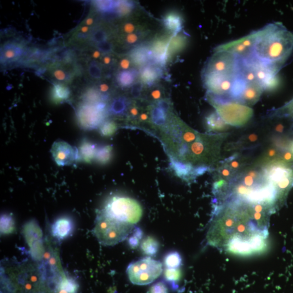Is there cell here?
I'll return each mask as SVG.
<instances>
[{
  "instance_id": "f5cc1de1",
  "label": "cell",
  "mask_w": 293,
  "mask_h": 293,
  "mask_svg": "<svg viewBox=\"0 0 293 293\" xmlns=\"http://www.w3.org/2000/svg\"><path fill=\"white\" fill-rule=\"evenodd\" d=\"M140 37V35L136 33L127 34L125 38L126 42L129 45H133L138 42Z\"/></svg>"
},
{
  "instance_id": "db71d44e",
  "label": "cell",
  "mask_w": 293,
  "mask_h": 293,
  "mask_svg": "<svg viewBox=\"0 0 293 293\" xmlns=\"http://www.w3.org/2000/svg\"><path fill=\"white\" fill-rule=\"evenodd\" d=\"M143 87V84L140 82L134 84L133 85L132 89V93L134 97L138 98L141 95V92H142Z\"/></svg>"
},
{
  "instance_id": "6da1fadb",
  "label": "cell",
  "mask_w": 293,
  "mask_h": 293,
  "mask_svg": "<svg viewBox=\"0 0 293 293\" xmlns=\"http://www.w3.org/2000/svg\"><path fill=\"white\" fill-rule=\"evenodd\" d=\"M271 211L260 205L230 202L216 205L207 234L208 244L223 248L231 238H249L256 234L269 236Z\"/></svg>"
},
{
  "instance_id": "f6af8a7d",
  "label": "cell",
  "mask_w": 293,
  "mask_h": 293,
  "mask_svg": "<svg viewBox=\"0 0 293 293\" xmlns=\"http://www.w3.org/2000/svg\"><path fill=\"white\" fill-rule=\"evenodd\" d=\"M89 73L90 77L98 79L102 77L101 69L95 62L90 63L89 67Z\"/></svg>"
},
{
  "instance_id": "be15d7a7",
  "label": "cell",
  "mask_w": 293,
  "mask_h": 293,
  "mask_svg": "<svg viewBox=\"0 0 293 293\" xmlns=\"http://www.w3.org/2000/svg\"><path fill=\"white\" fill-rule=\"evenodd\" d=\"M93 19L91 18V17H89V18H87L85 22V25L87 26H91L93 24Z\"/></svg>"
},
{
  "instance_id": "ba28073f",
  "label": "cell",
  "mask_w": 293,
  "mask_h": 293,
  "mask_svg": "<svg viewBox=\"0 0 293 293\" xmlns=\"http://www.w3.org/2000/svg\"><path fill=\"white\" fill-rule=\"evenodd\" d=\"M238 59L231 53L215 52L210 59L204 73H219L237 75Z\"/></svg>"
},
{
  "instance_id": "9a60e30c",
  "label": "cell",
  "mask_w": 293,
  "mask_h": 293,
  "mask_svg": "<svg viewBox=\"0 0 293 293\" xmlns=\"http://www.w3.org/2000/svg\"><path fill=\"white\" fill-rule=\"evenodd\" d=\"M73 222L68 217H63L56 220L51 227L52 235L58 239L68 237L73 230Z\"/></svg>"
},
{
  "instance_id": "7bdbcfd3",
  "label": "cell",
  "mask_w": 293,
  "mask_h": 293,
  "mask_svg": "<svg viewBox=\"0 0 293 293\" xmlns=\"http://www.w3.org/2000/svg\"><path fill=\"white\" fill-rule=\"evenodd\" d=\"M53 77L59 81H67L70 79V74L62 68H56L52 73Z\"/></svg>"
},
{
  "instance_id": "52a82bcc",
  "label": "cell",
  "mask_w": 293,
  "mask_h": 293,
  "mask_svg": "<svg viewBox=\"0 0 293 293\" xmlns=\"http://www.w3.org/2000/svg\"><path fill=\"white\" fill-rule=\"evenodd\" d=\"M237 76L219 73H204V84L209 91V94L230 100V92Z\"/></svg>"
},
{
  "instance_id": "4dcf8cb0",
  "label": "cell",
  "mask_w": 293,
  "mask_h": 293,
  "mask_svg": "<svg viewBox=\"0 0 293 293\" xmlns=\"http://www.w3.org/2000/svg\"><path fill=\"white\" fill-rule=\"evenodd\" d=\"M136 75V72L133 70H131V71L125 70V71L121 72L117 76V81L121 86L129 87L133 84Z\"/></svg>"
},
{
  "instance_id": "e7e4bbea",
  "label": "cell",
  "mask_w": 293,
  "mask_h": 293,
  "mask_svg": "<svg viewBox=\"0 0 293 293\" xmlns=\"http://www.w3.org/2000/svg\"><path fill=\"white\" fill-rule=\"evenodd\" d=\"M89 28L87 26H84L80 28V31L82 33H87L88 31H89Z\"/></svg>"
},
{
  "instance_id": "f907efd6",
  "label": "cell",
  "mask_w": 293,
  "mask_h": 293,
  "mask_svg": "<svg viewBox=\"0 0 293 293\" xmlns=\"http://www.w3.org/2000/svg\"><path fill=\"white\" fill-rule=\"evenodd\" d=\"M138 27L132 22H126L122 26L123 32L127 34L135 33L137 31Z\"/></svg>"
},
{
  "instance_id": "f1b7e54d",
  "label": "cell",
  "mask_w": 293,
  "mask_h": 293,
  "mask_svg": "<svg viewBox=\"0 0 293 293\" xmlns=\"http://www.w3.org/2000/svg\"><path fill=\"white\" fill-rule=\"evenodd\" d=\"M164 265L166 268L179 269L182 265V257L178 251H171L164 257Z\"/></svg>"
},
{
  "instance_id": "ee69618b",
  "label": "cell",
  "mask_w": 293,
  "mask_h": 293,
  "mask_svg": "<svg viewBox=\"0 0 293 293\" xmlns=\"http://www.w3.org/2000/svg\"><path fill=\"white\" fill-rule=\"evenodd\" d=\"M191 150L193 155L200 156L204 153L206 147L203 142L199 140L192 144Z\"/></svg>"
},
{
  "instance_id": "836d02e7",
  "label": "cell",
  "mask_w": 293,
  "mask_h": 293,
  "mask_svg": "<svg viewBox=\"0 0 293 293\" xmlns=\"http://www.w3.org/2000/svg\"><path fill=\"white\" fill-rule=\"evenodd\" d=\"M78 285L74 280L71 279L64 280L59 287V293H76Z\"/></svg>"
},
{
  "instance_id": "681fc988",
  "label": "cell",
  "mask_w": 293,
  "mask_h": 293,
  "mask_svg": "<svg viewBox=\"0 0 293 293\" xmlns=\"http://www.w3.org/2000/svg\"><path fill=\"white\" fill-rule=\"evenodd\" d=\"M97 48L99 51L103 52L104 54H108L112 50L113 46L110 43L105 41V42L98 43Z\"/></svg>"
},
{
  "instance_id": "8d00e7d4",
  "label": "cell",
  "mask_w": 293,
  "mask_h": 293,
  "mask_svg": "<svg viewBox=\"0 0 293 293\" xmlns=\"http://www.w3.org/2000/svg\"><path fill=\"white\" fill-rule=\"evenodd\" d=\"M260 142V133H250L246 135L241 142H239L241 146H256Z\"/></svg>"
},
{
  "instance_id": "30bf717a",
  "label": "cell",
  "mask_w": 293,
  "mask_h": 293,
  "mask_svg": "<svg viewBox=\"0 0 293 293\" xmlns=\"http://www.w3.org/2000/svg\"><path fill=\"white\" fill-rule=\"evenodd\" d=\"M256 37L257 31H255L238 40L219 46L215 52H229L242 60L250 58L254 56Z\"/></svg>"
},
{
  "instance_id": "d6a6232c",
  "label": "cell",
  "mask_w": 293,
  "mask_h": 293,
  "mask_svg": "<svg viewBox=\"0 0 293 293\" xmlns=\"http://www.w3.org/2000/svg\"><path fill=\"white\" fill-rule=\"evenodd\" d=\"M14 229V221L10 215L5 214L1 217V232L3 234L12 232Z\"/></svg>"
},
{
  "instance_id": "c3c4849f",
  "label": "cell",
  "mask_w": 293,
  "mask_h": 293,
  "mask_svg": "<svg viewBox=\"0 0 293 293\" xmlns=\"http://www.w3.org/2000/svg\"><path fill=\"white\" fill-rule=\"evenodd\" d=\"M92 38L95 42L99 43L106 41L107 35L104 31L99 29L93 34Z\"/></svg>"
},
{
  "instance_id": "e0dca14e",
  "label": "cell",
  "mask_w": 293,
  "mask_h": 293,
  "mask_svg": "<svg viewBox=\"0 0 293 293\" xmlns=\"http://www.w3.org/2000/svg\"><path fill=\"white\" fill-rule=\"evenodd\" d=\"M183 18L177 12L171 11L168 13L163 18V24L168 31L174 34L179 33L183 27Z\"/></svg>"
},
{
  "instance_id": "5b68a950",
  "label": "cell",
  "mask_w": 293,
  "mask_h": 293,
  "mask_svg": "<svg viewBox=\"0 0 293 293\" xmlns=\"http://www.w3.org/2000/svg\"><path fill=\"white\" fill-rule=\"evenodd\" d=\"M208 98L217 112L228 125L242 127L247 124L253 116V109L245 105L210 94Z\"/></svg>"
},
{
  "instance_id": "d590c367",
  "label": "cell",
  "mask_w": 293,
  "mask_h": 293,
  "mask_svg": "<svg viewBox=\"0 0 293 293\" xmlns=\"http://www.w3.org/2000/svg\"><path fill=\"white\" fill-rule=\"evenodd\" d=\"M132 232V235L128 238V242L130 247L136 249L139 245L140 241L143 238L144 233L142 228L136 226H135Z\"/></svg>"
},
{
  "instance_id": "1f68e13d",
  "label": "cell",
  "mask_w": 293,
  "mask_h": 293,
  "mask_svg": "<svg viewBox=\"0 0 293 293\" xmlns=\"http://www.w3.org/2000/svg\"><path fill=\"white\" fill-rule=\"evenodd\" d=\"M151 118L155 125L163 126L166 121L167 113L160 108L156 107L151 111Z\"/></svg>"
},
{
  "instance_id": "680465c9",
  "label": "cell",
  "mask_w": 293,
  "mask_h": 293,
  "mask_svg": "<svg viewBox=\"0 0 293 293\" xmlns=\"http://www.w3.org/2000/svg\"><path fill=\"white\" fill-rule=\"evenodd\" d=\"M109 85L106 83L101 84L98 87V90L102 93H106L109 90Z\"/></svg>"
},
{
  "instance_id": "9c48e42d",
  "label": "cell",
  "mask_w": 293,
  "mask_h": 293,
  "mask_svg": "<svg viewBox=\"0 0 293 293\" xmlns=\"http://www.w3.org/2000/svg\"><path fill=\"white\" fill-rule=\"evenodd\" d=\"M106 104L103 102L96 103H86L79 108L78 120L81 127L85 130H93L101 125L105 117Z\"/></svg>"
},
{
  "instance_id": "003e7915",
  "label": "cell",
  "mask_w": 293,
  "mask_h": 293,
  "mask_svg": "<svg viewBox=\"0 0 293 293\" xmlns=\"http://www.w3.org/2000/svg\"><path fill=\"white\" fill-rule=\"evenodd\" d=\"M140 120L142 121H146L148 120V115L145 113L140 115Z\"/></svg>"
},
{
  "instance_id": "44dd1931",
  "label": "cell",
  "mask_w": 293,
  "mask_h": 293,
  "mask_svg": "<svg viewBox=\"0 0 293 293\" xmlns=\"http://www.w3.org/2000/svg\"><path fill=\"white\" fill-rule=\"evenodd\" d=\"M134 64L138 66H142L152 60V55L150 49L146 48H139L134 50L131 55Z\"/></svg>"
},
{
  "instance_id": "4316f807",
  "label": "cell",
  "mask_w": 293,
  "mask_h": 293,
  "mask_svg": "<svg viewBox=\"0 0 293 293\" xmlns=\"http://www.w3.org/2000/svg\"><path fill=\"white\" fill-rule=\"evenodd\" d=\"M172 166L178 177L185 178L192 174L194 175V169L190 163H185L178 160H172Z\"/></svg>"
},
{
  "instance_id": "603a6c76",
  "label": "cell",
  "mask_w": 293,
  "mask_h": 293,
  "mask_svg": "<svg viewBox=\"0 0 293 293\" xmlns=\"http://www.w3.org/2000/svg\"><path fill=\"white\" fill-rule=\"evenodd\" d=\"M247 85V82L237 75L234 80L230 92L229 98L230 100L238 103Z\"/></svg>"
},
{
  "instance_id": "cb8c5ba5",
  "label": "cell",
  "mask_w": 293,
  "mask_h": 293,
  "mask_svg": "<svg viewBox=\"0 0 293 293\" xmlns=\"http://www.w3.org/2000/svg\"><path fill=\"white\" fill-rule=\"evenodd\" d=\"M113 147L110 145L97 146L95 159L96 161L101 165H106L112 158Z\"/></svg>"
},
{
  "instance_id": "d6986e66",
  "label": "cell",
  "mask_w": 293,
  "mask_h": 293,
  "mask_svg": "<svg viewBox=\"0 0 293 293\" xmlns=\"http://www.w3.org/2000/svg\"><path fill=\"white\" fill-rule=\"evenodd\" d=\"M187 43V38L183 34H174L169 40L168 44V56L171 59L172 56L183 50Z\"/></svg>"
},
{
  "instance_id": "9f6ffc18",
  "label": "cell",
  "mask_w": 293,
  "mask_h": 293,
  "mask_svg": "<svg viewBox=\"0 0 293 293\" xmlns=\"http://www.w3.org/2000/svg\"><path fill=\"white\" fill-rule=\"evenodd\" d=\"M131 66V62L128 58H124L120 61V68L125 70H127L130 68Z\"/></svg>"
},
{
  "instance_id": "ac0fdd59",
  "label": "cell",
  "mask_w": 293,
  "mask_h": 293,
  "mask_svg": "<svg viewBox=\"0 0 293 293\" xmlns=\"http://www.w3.org/2000/svg\"><path fill=\"white\" fill-rule=\"evenodd\" d=\"M205 124L208 131L212 132H225L229 128V125L226 124L216 111L207 116Z\"/></svg>"
},
{
  "instance_id": "5bb4252c",
  "label": "cell",
  "mask_w": 293,
  "mask_h": 293,
  "mask_svg": "<svg viewBox=\"0 0 293 293\" xmlns=\"http://www.w3.org/2000/svg\"><path fill=\"white\" fill-rule=\"evenodd\" d=\"M264 91L261 84L258 81L247 83L239 103L246 105H253L259 101Z\"/></svg>"
},
{
  "instance_id": "6f0895ef",
  "label": "cell",
  "mask_w": 293,
  "mask_h": 293,
  "mask_svg": "<svg viewBox=\"0 0 293 293\" xmlns=\"http://www.w3.org/2000/svg\"><path fill=\"white\" fill-rule=\"evenodd\" d=\"M157 107L162 109L165 112L167 113L169 109L168 103L165 100H161L157 103Z\"/></svg>"
},
{
  "instance_id": "6125c7cd",
  "label": "cell",
  "mask_w": 293,
  "mask_h": 293,
  "mask_svg": "<svg viewBox=\"0 0 293 293\" xmlns=\"http://www.w3.org/2000/svg\"><path fill=\"white\" fill-rule=\"evenodd\" d=\"M101 53L99 50H95L94 52H93L92 54V58L95 59V60H97L99 57H101Z\"/></svg>"
},
{
  "instance_id": "83f0119b",
  "label": "cell",
  "mask_w": 293,
  "mask_h": 293,
  "mask_svg": "<svg viewBox=\"0 0 293 293\" xmlns=\"http://www.w3.org/2000/svg\"><path fill=\"white\" fill-rule=\"evenodd\" d=\"M164 279L174 289H177L178 283L182 278V272L179 269L166 268L163 273Z\"/></svg>"
},
{
  "instance_id": "03108f58",
  "label": "cell",
  "mask_w": 293,
  "mask_h": 293,
  "mask_svg": "<svg viewBox=\"0 0 293 293\" xmlns=\"http://www.w3.org/2000/svg\"><path fill=\"white\" fill-rule=\"evenodd\" d=\"M287 150H289L293 155V140L290 144Z\"/></svg>"
},
{
  "instance_id": "e575fe53",
  "label": "cell",
  "mask_w": 293,
  "mask_h": 293,
  "mask_svg": "<svg viewBox=\"0 0 293 293\" xmlns=\"http://www.w3.org/2000/svg\"><path fill=\"white\" fill-rule=\"evenodd\" d=\"M117 130V126L114 121H108L103 123L99 128V133L104 137L113 136Z\"/></svg>"
},
{
  "instance_id": "f35d334b",
  "label": "cell",
  "mask_w": 293,
  "mask_h": 293,
  "mask_svg": "<svg viewBox=\"0 0 293 293\" xmlns=\"http://www.w3.org/2000/svg\"><path fill=\"white\" fill-rule=\"evenodd\" d=\"M229 167L234 172H237L243 165L242 159H240L238 155H234L225 159L224 163Z\"/></svg>"
},
{
  "instance_id": "8992f818",
  "label": "cell",
  "mask_w": 293,
  "mask_h": 293,
  "mask_svg": "<svg viewBox=\"0 0 293 293\" xmlns=\"http://www.w3.org/2000/svg\"><path fill=\"white\" fill-rule=\"evenodd\" d=\"M162 272V263L149 256L132 262L127 269L131 282L139 286L148 285L154 282Z\"/></svg>"
},
{
  "instance_id": "ffe728a7",
  "label": "cell",
  "mask_w": 293,
  "mask_h": 293,
  "mask_svg": "<svg viewBox=\"0 0 293 293\" xmlns=\"http://www.w3.org/2000/svg\"><path fill=\"white\" fill-rule=\"evenodd\" d=\"M22 49L17 44L11 43L4 45L1 51V60L10 61L19 58L22 54Z\"/></svg>"
},
{
  "instance_id": "7402d4cb",
  "label": "cell",
  "mask_w": 293,
  "mask_h": 293,
  "mask_svg": "<svg viewBox=\"0 0 293 293\" xmlns=\"http://www.w3.org/2000/svg\"><path fill=\"white\" fill-rule=\"evenodd\" d=\"M160 245L157 240L151 236L146 237L141 244L143 253L149 257L155 256L159 251Z\"/></svg>"
},
{
  "instance_id": "b9f144b4",
  "label": "cell",
  "mask_w": 293,
  "mask_h": 293,
  "mask_svg": "<svg viewBox=\"0 0 293 293\" xmlns=\"http://www.w3.org/2000/svg\"><path fill=\"white\" fill-rule=\"evenodd\" d=\"M133 4L128 2H118L117 6V13L121 16L130 14L133 9Z\"/></svg>"
},
{
  "instance_id": "2e32d148",
  "label": "cell",
  "mask_w": 293,
  "mask_h": 293,
  "mask_svg": "<svg viewBox=\"0 0 293 293\" xmlns=\"http://www.w3.org/2000/svg\"><path fill=\"white\" fill-rule=\"evenodd\" d=\"M97 147L89 140L85 139L82 140L78 149V159L85 163H91L95 159Z\"/></svg>"
},
{
  "instance_id": "277c9868",
  "label": "cell",
  "mask_w": 293,
  "mask_h": 293,
  "mask_svg": "<svg viewBox=\"0 0 293 293\" xmlns=\"http://www.w3.org/2000/svg\"><path fill=\"white\" fill-rule=\"evenodd\" d=\"M101 211L111 218L134 225L142 219L143 214L142 205L136 199L119 196L108 199Z\"/></svg>"
},
{
  "instance_id": "484cf974",
  "label": "cell",
  "mask_w": 293,
  "mask_h": 293,
  "mask_svg": "<svg viewBox=\"0 0 293 293\" xmlns=\"http://www.w3.org/2000/svg\"><path fill=\"white\" fill-rule=\"evenodd\" d=\"M70 96L69 88L62 84H56L52 91V98L55 103H61L67 100Z\"/></svg>"
},
{
  "instance_id": "91938a15",
  "label": "cell",
  "mask_w": 293,
  "mask_h": 293,
  "mask_svg": "<svg viewBox=\"0 0 293 293\" xmlns=\"http://www.w3.org/2000/svg\"><path fill=\"white\" fill-rule=\"evenodd\" d=\"M130 113L132 116H137L138 115L139 111L136 107H133L131 108Z\"/></svg>"
},
{
  "instance_id": "bcb514c9",
  "label": "cell",
  "mask_w": 293,
  "mask_h": 293,
  "mask_svg": "<svg viewBox=\"0 0 293 293\" xmlns=\"http://www.w3.org/2000/svg\"><path fill=\"white\" fill-rule=\"evenodd\" d=\"M149 292V293H168V289L165 283L160 281L152 286Z\"/></svg>"
},
{
  "instance_id": "816d5d0a",
  "label": "cell",
  "mask_w": 293,
  "mask_h": 293,
  "mask_svg": "<svg viewBox=\"0 0 293 293\" xmlns=\"http://www.w3.org/2000/svg\"><path fill=\"white\" fill-rule=\"evenodd\" d=\"M197 139V134L194 131H186L183 136V139L184 142L186 143H191L195 142V141Z\"/></svg>"
},
{
  "instance_id": "7dc6e473",
  "label": "cell",
  "mask_w": 293,
  "mask_h": 293,
  "mask_svg": "<svg viewBox=\"0 0 293 293\" xmlns=\"http://www.w3.org/2000/svg\"><path fill=\"white\" fill-rule=\"evenodd\" d=\"M232 169H231L227 166L223 164L220 169V174L221 178L224 179L226 181H230L233 179V175L234 174Z\"/></svg>"
},
{
  "instance_id": "74e56055",
  "label": "cell",
  "mask_w": 293,
  "mask_h": 293,
  "mask_svg": "<svg viewBox=\"0 0 293 293\" xmlns=\"http://www.w3.org/2000/svg\"><path fill=\"white\" fill-rule=\"evenodd\" d=\"M272 113L286 117L293 122V99L285 106L274 111Z\"/></svg>"
},
{
  "instance_id": "ab89813d",
  "label": "cell",
  "mask_w": 293,
  "mask_h": 293,
  "mask_svg": "<svg viewBox=\"0 0 293 293\" xmlns=\"http://www.w3.org/2000/svg\"><path fill=\"white\" fill-rule=\"evenodd\" d=\"M280 82L278 75L274 76V77L264 82L262 84L263 90L273 91L275 89H277L280 85Z\"/></svg>"
},
{
  "instance_id": "3957f363",
  "label": "cell",
  "mask_w": 293,
  "mask_h": 293,
  "mask_svg": "<svg viewBox=\"0 0 293 293\" xmlns=\"http://www.w3.org/2000/svg\"><path fill=\"white\" fill-rule=\"evenodd\" d=\"M135 226L117 220L98 211L93 233L99 243L104 246H113L128 237Z\"/></svg>"
},
{
  "instance_id": "11a10c76",
  "label": "cell",
  "mask_w": 293,
  "mask_h": 293,
  "mask_svg": "<svg viewBox=\"0 0 293 293\" xmlns=\"http://www.w3.org/2000/svg\"><path fill=\"white\" fill-rule=\"evenodd\" d=\"M162 96V92L159 88L157 89L152 90L150 92V97L155 99V100H158L160 99Z\"/></svg>"
},
{
  "instance_id": "f546056e",
  "label": "cell",
  "mask_w": 293,
  "mask_h": 293,
  "mask_svg": "<svg viewBox=\"0 0 293 293\" xmlns=\"http://www.w3.org/2000/svg\"><path fill=\"white\" fill-rule=\"evenodd\" d=\"M128 106V103L126 98L122 97L116 98L111 104L110 111L114 115H123L127 111Z\"/></svg>"
},
{
  "instance_id": "94428289",
  "label": "cell",
  "mask_w": 293,
  "mask_h": 293,
  "mask_svg": "<svg viewBox=\"0 0 293 293\" xmlns=\"http://www.w3.org/2000/svg\"><path fill=\"white\" fill-rule=\"evenodd\" d=\"M111 61V58L109 56H105L103 58V63L104 65H109Z\"/></svg>"
},
{
  "instance_id": "4fadbf2b",
  "label": "cell",
  "mask_w": 293,
  "mask_h": 293,
  "mask_svg": "<svg viewBox=\"0 0 293 293\" xmlns=\"http://www.w3.org/2000/svg\"><path fill=\"white\" fill-rule=\"evenodd\" d=\"M169 40L168 37L156 38L150 47L152 60L161 65L165 64L169 60L168 48Z\"/></svg>"
},
{
  "instance_id": "7a4b0ae2",
  "label": "cell",
  "mask_w": 293,
  "mask_h": 293,
  "mask_svg": "<svg viewBox=\"0 0 293 293\" xmlns=\"http://www.w3.org/2000/svg\"><path fill=\"white\" fill-rule=\"evenodd\" d=\"M293 52V34L283 24L270 23L257 31L254 56L282 68Z\"/></svg>"
},
{
  "instance_id": "d4e9b609",
  "label": "cell",
  "mask_w": 293,
  "mask_h": 293,
  "mask_svg": "<svg viewBox=\"0 0 293 293\" xmlns=\"http://www.w3.org/2000/svg\"><path fill=\"white\" fill-rule=\"evenodd\" d=\"M141 79L146 85H151L159 77V70L152 66H146L142 69Z\"/></svg>"
},
{
  "instance_id": "7c38bea8",
  "label": "cell",
  "mask_w": 293,
  "mask_h": 293,
  "mask_svg": "<svg viewBox=\"0 0 293 293\" xmlns=\"http://www.w3.org/2000/svg\"><path fill=\"white\" fill-rule=\"evenodd\" d=\"M250 238L233 237L228 241L224 249L228 253L236 256H253Z\"/></svg>"
},
{
  "instance_id": "60d3db41",
  "label": "cell",
  "mask_w": 293,
  "mask_h": 293,
  "mask_svg": "<svg viewBox=\"0 0 293 293\" xmlns=\"http://www.w3.org/2000/svg\"><path fill=\"white\" fill-rule=\"evenodd\" d=\"M96 6L101 11H111L117 7L118 2L113 1H98L95 2Z\"/></svg>"
},
{
  "instance_id": "8fae6325",
  "label": "cell",
  "mask_w": 293,
  "mask_h": 293,
  "mask_svg": "<svg viewBox=\"0 0 293 293\" xmlns=\"http://www.w3.org/2000/svg\"><path fill=\"white\" fill-rule=\"evenodd\" d=\"M51 153L60 166L71 165L78 159V150L62 140L57 141L52 145Z\"/></svg>"
}]
</instances>
